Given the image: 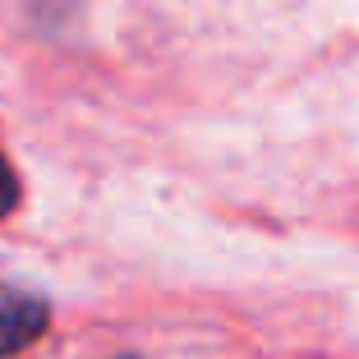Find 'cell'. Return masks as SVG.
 I'll list each match as a JSON object with an SVG mask.
<instances>
[{
	"label": "cell",
	"mask_w": 359,
	"mask_h": 359,
	"mask_svg": "<svg viewBox=\"0 0 359 359\" xmlns=\"http://www.w3.org/2000/svg\"><path fill=\"white\" fill-rule=\"evenodd\" d=\"M46 332V299L0 285V359L28 350Z\"/></svg>",
	"instance_id": "obj_1"
},
{
	"label": "cell",
	"mask_w": 359,
	"mask_h": 359,
	"mask_svg": "<svg viewBox=\"0 0 359 359\" xmlns=\"http://www.w3.org/2000/svg\"><path fill=\"white\" fill-rule=\"evenodd\" d=\"M14 203H19V175H14V166L0 152V217H10Z\"/></svg>",
	"instance_id": "obj_2"
}]
</instances>
